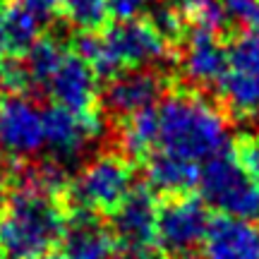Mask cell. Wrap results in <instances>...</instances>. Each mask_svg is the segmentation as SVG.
Listing matches in <instances>:
<instances>
[{
    "label": "cell",
    "instance_id": "6da1fadb",
    "mask_svg": "<svg viewBox=\"0 0 259 259\" xmlns=\"http://www.w3.org/2000/svg\"><path fill=\"white\" fill-rule=\"evenodd\" d=\"M67 216L56 192L17 176L12 192L0 202V254L36 259L63 242Z\"/></svg>",
    "mask_w": 259,
    "mask_h": 259
},
{
    "label": "cell",
    "instance_id": "7a4b0ae2",
    "mask_svg": "<svg viewBox=\"0 0 259 259\" xmlns=\"http://www.w3.org/2000/svg\"><path fill=\"white\" fill-rule=\"evenodd\" d=\"M158 113L156 151L202 163L221 156L228 144V118L199 92H178L163 99Z\"/></svg>",
    "mask_w": 259,
    "mask_h": 259
},
{
    "label": "cell",
    "instance_id": "3957f363",
    "mask_svg": "<svg viewBox=\"0 0 259 259\" xmlns=\"http://www.w3.org/2000/svg\"><path fill=\"white\" fill-rule=\"evenodd\" d=\"M27 89L46 92L53 106L92 111L99 99V74L79 51H70L53 38L36 41L24 56Z\"/></svg>",
    "mask_w": 259,
    "mask_h": 259
},
{
    "label": "cell",
    "instance_id": "277c9868",
    "mask_svg": "<svg viewBox=\"0 0 259 259\" xmlns=\"http://www.w3.org/2000/svg\"><path fill=\"white\" fill-rule=\"evenodd\" d=\"M82 53L96 74L113 77L127 70H151L170 58V44L149 19H122L101 34L79 41Z\"/></svg>",
    "mask_w": 259,
    "mask_h": 259
},
{
    "label": "cell",
    "instance_id": "5b68a950",
    "mask_svg": "<svg viewBox=\"0 0 259 259\" xmlns=\"http://www.w3.org/2000/svg\"><path fill=\"white\" fill-rule=\"evenodd\" d=\"M132 190V166L120 154H101L92 158L70 183V194L77 209L92 213H113Z\"/></svg>",
    "mask_w": 259,
    "mask_h": 259
},
{
    "label": "cell",
    "instance_id": "8992f818",
    "mask_svg": "<svg viewBox=\"0 0 259 259\" xmlns=\"http://www.w3.org/2000/svg\"><path fill=\"white\" fill-rule=\"evenodd\" d=\"M204 204L219 209L223 216L254 221L259 219V185L245 176L233 154L211 158L199 176Z\"/></svg>",
    "mask_w": 259,
    "mask_h": 259
},
{
    "label": "cell",
    "instance_id": "52a82bcc",
    "mask_svg": "<svg viewBox=\"0 0 259 259\" xmlns=\"http://www.w3.org/2000/svg\"><path fill=\"white\" fill-rule=\"evenodd\" d=\"M221 94L231 115L242 120L259 115V27L242 31L228 48Z\"/></svg>",
    "mask_w": 259,
    "mask_h": 259
},
{
    "label": "cell",
    "instance_id": "ba28073f",
    "mask_svg": "<svg viewBox=\"0 0 259 259\" xmlns=\"http://www.w3.org/2000/svg\"><path fill=\"white\" fill-rule=\"evenodd\" d=\"M209 223H211V216L206 211L204 199H197L190 194L168 197L158 206L156 245L176 257L192 254L194 247H199L206 238Z\"/></svg>",
    "mask_w": 259,
    "mask_h": 259
},
{
    "label": "cell",
    "instance_id": "9c48e42d",
    "mask_svg": "<svg viewBox=\"0 0 259 259\" xmlns=\"http://www.w3.org/2000/svg\"><path fill=\"white\" fill-rule=\"evenodd\" d=\"M46 149V108L29 99H12L0 108V154L27 161Z\"/></svg>",
    "mask_w": 259,
    "mask_h": 259
},
{
    "label": "cell",
    "instance_id": "30bf717a",
    "mask_svg": "<svg viewBox=\"0 0 259 259\" xmlns=\"http://www.w3.org/2000/svg\"><path fill=\"white\" fill-rule=\"evenodd\" d=\"M101 118L94 111H70L60 106L46 108V149L53 161H74L99 142Z\"/></svg>",
    "mask_w": 259,
    "mask_h": 259
},
{
    "label": "cell",
    "instance_id": "8fae6325",
    "mask_svg": "<svg viewBox=\"0 0 259 259\" xmlns=\"http://www.w3.org/2000/svg\"><path fill=\"white\" fill-rule=\"evenodd\" d=\"M180 70L185 82L199 92H221V82L228 67V51L221 46L219 34L185 29L180 48Z\"/></svg>",
    "mask_w": 259,
    "mask_h": 259
},
{
    "label": "cell",
    "instance_id": "7c38bea8",
    "mask_svg": "<svg viewBox=\"0 0 259 259\" xmlns=\"http://www.w3.org/2000/svg\"><path fill=\"white\" fill-rule=\"evenodd\" d=\"M158 202L149 187H135L113 211L111 231L127 252H151L156 245Z\"/></svg>",
    "mask_w": 259,
    "mask_h": 259
},
{
    "label": "cell",
    "instance_id": "4fadbf2b",
    "mask_svg": "<svg viewBox=\"0 0 259 259\" xmlns=\"http://www.w3.org/2000/svg\"><path fill=\"white\" fill-rule=\"evenodd\" d=\"M166 89V79L156 70H127L111 77L103 92V108L113 118H130L139 111L154 108Z\"/></svg>",
    "mask_w": 259,
    "mask_h": 259
},
{
    "label": "cell",
    "instance_id": "5bb4252c",
    "mask_svg": "<svg viewBox=\"0 0 259 259\" xmlns=\"http://www.w3.org/2000/svg\"><path fill=\"white\" fill-rule=\"evenodd\" d=\"M65 259H118V240L111 228L92 211H77L67 219L63 235Z\"/></svg>",
    "mask_w": 259,
    "mask_h": 259
},
{
    "label": "cell",
    "instance_id": "9a60e30c",
    "mask_svg": "<svg viewBox=\"0 0 259 259\" xmlns=\"http://www.w3.org/2000/svg\"><path fill=\"white\" fill-rule=\"evenodd\" d=\"M202 245L204 259H259V228L221 213L211 219Z\"/></svg>",
    "mask_w": 259,
    "mask_h": 259
},
{
    "label": "cell",
    "instance_id": "2e32d148",
    "mask_svg": "<svg viewBox=\"0 0 259 259\" xmlns=\"http://www.w3.org/2000/svg\"><path fill=\"white\" fill-rule=\"evenodd\" d=\"M38 41V17L24 5H0V65L24 58Z\"/></svg>",
    "mask_w": 259,
    "mask_h": 259
},
{
    "label": "cell",
    "instance_id": "e0dca14e",
    "mask_svg": "<svg viewBox=\"0 0 259 259\" xmlns=\"http://www.w3.org/2000/svg\"><path fill=\"white\" fill-rule=\"evenodd\" d=\"M202 170L197 163H187L183 158L168 156L161 151H154L147 161V180L149 187L156 192H166L170 197L185 194L194 185H199Z\"/></svg>",
    "mask_w": 259,
    "mask_h": 259
},
{
    "label": "cell",
    "instance_id": "ac0fdd59",
    "mask_svg": "<svg viewBox=\"0 0 259 259\" xmlns=\"http://www.w3.org/2000/svg\"><path fill=\"white\" fill-rule=\"evenodd\" d=\"M120 144L130 156L142 158L151 156L158 144V113L156 108H147L122 120Z\"/></svg>",
    "mask_w": 259,
    "mask_h": 259
},
{
    "label": "cell",
    "instance_id": "d6986e66",
    "mask_svg": "<svg viewBox=\"0 0 259 259\" xmlns=\"http://www.w3.org/2000/svg\"><path fill=\"white\" fill-rule=\"evenodd\" d=\"M178 10L183 15L185 29L221 34L226 29V22H228L226 10H223V0H180Z\"/></svg>",
    "mask_w": 259,
    "mask_h": 259
},
{
    "label": "cell",
    "instance_id": "ffe728a7",
    "mask_svg": "<svg viewBox=\"0 0 259 259\" xmlns=\"http://www.w3.org/2000/svg\"><path fill=\"white\" fill-rule=\"evenodd\" d=\"M65 22L79 31H99L111 15L108 0H63L60 5Z\"/></svg>",
    "mask_w": 259,
    "mask_h": 259
},
{
    "label": "cell",
    "instance_id": "44dd1931",
    "mask_svg": "<svg viewBox=\"0 0 259 259\" xmlns=\"http://www.w3.org/2000/svg\"><path fill=\"white\" fill-rule=\"evenodd\" d=\"M233 156L245 170V176L259 185V137H254V135L240 137L233 147Z\"/></svg>",
    "mask_w": 259,
    "mask_h": 259
},
{
    "label": "cell",
    "instance_id": "7402d4cb",
    "mask_svg": "<svg viewBox=\"0 0 259 259\" xmlns=\"http://www.w3.org/2000/svg\"><path fill=\"white\" fill-rule=\"evenodd\" d=\"M226 17L235 22L242 31L259 27V0H223Z\"/></svg>",
    "mask_w": 259,
    "mask_h": 259
},
{
    "label": "cell",
    "instance_id": "603a6c76",
    "mask_svg": "<svg viewBox=\"0 0 259 259\" xmlns=\"http://www.w3.org/2000/svg\"><path fill=\"white\" fill-rule=\"evenodd\" d=\"M151 5V0H108V10L111 15L120 19H135L142 12Z\"/></svg>",
    "mask_w": 259,
    "mask_h": 259
},
{
    "label": "cell",
    "instance_id": "cb8c5ba5",
    "mask_svg": "<svg viewBox=\"0 0 259 259\" xmlns=\"http://www.w3.org/2000/svg\"><path fill=\"white\" fill-rule=\"evenodd\" d=\"M19 5H24L34 17L44 19V17H48V15H53L56 10H60L63 0H19Z\"/></svg>",
    "mask_w": 259,
    "mask_h": 259
},
{
    "label": "cell",
    "instance_id": "d4e9b609",
    "mask_svg": "<svg viewBox=\"0 0 259 259\" xmlns=\"http://www.w3.org/2000/svg\"><path fill=\"white\" fill-rule=\"evenodd\" d=\"M0 259H10V257L0 254ZM36 259H65V254H56V252H48V254H41V257H36Z\"/></svg>",
    "mask_w": 259,
    "mask_h": 259
},
{
    "label": "cell",
    "instance_id": "484cf974",
    "mask_svg": "<svg viewBox=\"0 0 259 259\" xmlns=\"http://www.w3.org/2000/svg\"><path fill=\"white\" fill-rule=\"evenodd\" d=\"M178 259H197L194 254H185V257H178Z\"/></svg>",
    "mask_w": 259,
    "mask_h": 259
},
{
    "label": "cell",
    "instance_id": "4316f807",
    "mask_svg": "<svg viewBox=\"0 0 259 259\" xmlns=\"http://www.w3.org/2000/svg\"><path fill=\"white\" fill-rule=\"evenodd\" d=\"M0 108H3V96H0Z\"/></svg>",
    "mask_w": 259,
    "mask_h": 259
},
{
    "label": "cell",
    "instance_id": "83f0119b",
    "mask_svg": "<svg viewBox=\"0 0 259 259\" xmlns=\"http://www.w3.org/2000/svg\"><path fill=\"white\" fill-rule=\"evenodd\" d=\"M0 202H3V199H0Z\"/></svg>",
    "mask_w": 259,
    "mask_h": 259
}]
</instances>
